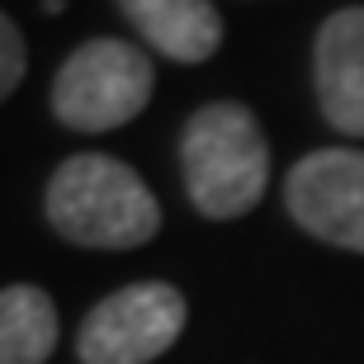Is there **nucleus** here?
<instances>
[{"label": "nucleus", "instance_id": "1a4fd4ad", "mask_svg": "<svg viewBox=\"0 0 364 364\" xmlns=\"http://www.w3.org/2000/svg\"><path fill=\"white\" fill-rule=\"evenodd\" d=\"M24 67H28L24 33L14 28L10 14H0V100H10V95H14V85L24 81Z\"/></svg>", "mask_w": 364, "mask_h": 364}, {"label": "nucleus", "instance_id": "f257e3e1", "mask_svg": "<svg viewBox=\"0 0 364 364\" xmlns=\"http://www.w3.org/2000/svg\"><path fill=\"white\" fill-rule=\"evenodd\" d=\"M43 213L57 237L95 251L147 246L161 232V203L142 176L100 151H81L57 166L43 194Z\"/></svg>", "mask_w": 364, "mask_h": 364}, {"label": "nucleus", "instance_id": "6e6552de", "mask_svg": "<svg viewBox=\"0 0 364 364\" xmlns=\"http://www.w3.org/2000/svg\"><path fill=\"white\" fill-rule=\"evenodd\" d=\"M57 303L38 284L0 289V364H43L57 350Z\"/></svg>", "mask_w": 364, "mask_h": 364}, {"label": "nucleus", "instance_id": "7ed1b4c3", "mask_svg": "<svg viewBox=\"0 0 364 364\" xmlns=\"http://www.w3.org/2000/svg\"><path fill=\"white\" fill-rule=\"evenodd\" d=\"M151 85L156 71L142 48L123 38H90L57 71L53 114L76 133H109L147 109Z\"/></svg>", "mask_w": 364, "mask_h": 364}, {"label": "nucleus", "instance_id": "20e7f679", "mask_svg": "<svg viewBox=\"0 0 364 364\" xmlns=\"http://www.w3.org/2000/svg\"><path fill=\"white\" fill-rule=\"evenodd\" d=\"M189 303L176 284L147 279L100 298L81 322V364H151L185 336Z\"/></svg>", "mask_w": 364, "mask_h": 364}, {"label": "nucleus", "instance_id": "423d86ee", "mask_svg": "<svg viewBox=\"0 0 364 364\" xmlns=\"http://www.w3.org/2000/svg\"><path fill=\"white\" fill-rule=\"evenodd\" d=\"M312 81L326 123L346 137H364V5H346L322 24Z\"/></svg>", "mask_w": 364, "mask_h": 364}, {"label": "nucleus", "instance_id": "0eeeda50", "mask_svg": "<svg viewBox=\"0 0 364 364\" xmlns=\"http://www.w3.org/2000/svg\"><path fill=\"white\" fill-rule=\"evenodd\" d=\"M128 24L171 62H208L223 43V19L213 0H119Z\"/></svg>", "mask_w": 364, "mask_h": 364}, {"label": "nucleus", "instance_id": "f03ea898", "mask_svg": "<svg viewBox=\"0 0 364 364\" xmlns=\"http://www.w3.org/2000/svg\"><path fill=\"white\" fill-rule=\"evenodd\" d=\"M180 171L203 218L228 223L251 213L270 185V147L256 114L237 100L203 105L180 133Z\"/></svg>", "mask_w": 364, "mask_h": 364}, {"label": "nucleus", "instance_id": "39448f33", "mask_svg": "<svg viewBox=\"0 0 364 364\" xmlns=\"http://www.w3.org/2000/svg\"><path fill=\"white\" fill-rule=\"evenodd\" d=\"M284 203L317 242L364 256V151L326 147L289 171Z\"/></svg>", "mask_w": 364, "mask_h": 364}]
</instances>
